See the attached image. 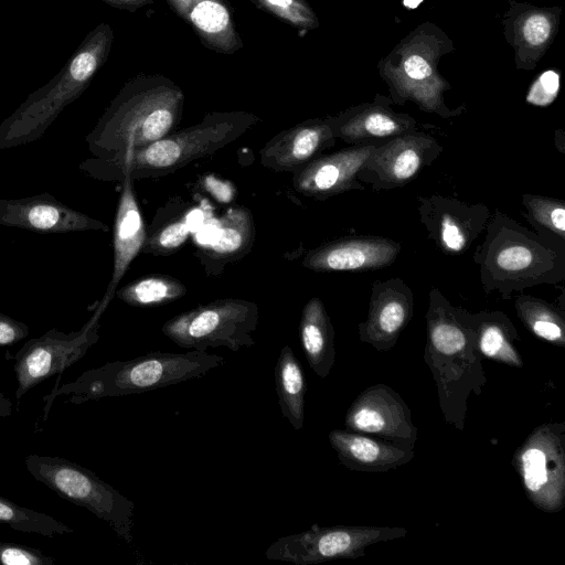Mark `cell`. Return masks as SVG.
Listing matches in <instances>:
<instances>
[{"label": "cell", "mask_w": 565, "mask_h": 565, "mask_svg": "<svg viewBox=\"0 0 565 565\" xmlns=\"http://www.w3.org/2000/svg\"><path fill=\"white\" fill-rule=\"evenodd\" d=\"M12 413V402L0 391V418L9 417Z\"/></svg>", "instance_id": "ab89813d"}, {"label": "cell", "mask_w": 565, "mask_h": 565, "mask_svg": "<svg viewBox=\"0 0 565 565\" xmlns=\"http://www.w3.org/2000/svg\"><path fill=\"white\" fill-rule=\"evenodd\" d=\"M558 88V74L554 71H546L533 83L526 96V100L535 106H547L557 96Z\"/></svg>", "instance_id": "836d02e7"}, {"label": "cell", "mask_w": 565, "mask_h": 565, "mask_svg": "<svg viewBox=\"0 0 565 565\" xmlns=\"http://www.w3.org/2000/svg\"><path fill=\"white\" fill-rule=\"evenodd\" d=\"M185 292L184 284L174 277L149 275L125 285L115 296L132 307H152L174 301Z\"/></svg>", "instance_id": "83f0119b"}, {"label": "cell", "mask_w": 565, "mask_h": 565, "mask_svg": "<svg viewBox=\"0 0 565 565\" xmlns=\"http://www.w3.org/2000/svg\"><path fill=\"white\" fill-rule=\"evenodd\" d=\"M275 386L281 415L295 430H301L305 420L306 377L289 345H284L277 359Z\"/></svg>", "instance_id": "484cf974"}, {"label": "cell", "mask_w": 565, "mask_h": 565, "mask_svg": "<svg viewBox=\"0 0 565 565\" xmlns=\"http://www.w3.org/2000/svg\"><path fill=\"white\" fill-rule=\"evenodd\" d=\"M513 465L527 499L541 511L559 512L565 504V425L536 427L516 449Z\"/></svg>", "instance_id": "ba28073f"}, {"label": "cell", "mask_w": 565, "mask_h": 565, "mask_svg": "<svg viewBox=\"0 0 565 565\" xmlns=\"http://www.w3.org/2000/svg\"><path fill=\"white\" fill-rule=\"evenodd\" d=\"M484 231L473 259L487 294L498 290L503 299H510L514 291L556 285L565 278V242L544 232L533 233L499 210Z\"/></svg>", "instance_id": "3957f363"}, {"label": "cell", "mask_w": 565, "mask_h": 565, "mask_svg": "<svg viewBox=\"0 0 565 565\" xmlns=\"http://www.w3.org/2000/svg\"><path fill=\"white\" fill-rule=\"evenodd\" d=\"M1 565H54L55 559L38 548L0 542Z\"/></svg>", "instance_id": "d6a6232c"}, {"label": "cell", "mask_w": 565, "mask_h": 565, "mask_svg": "<svg viewBox=\"0 0 565 565\" xmlns=\"http://www.w3.org/2000/svg\"><path fill=\"white\" fill-rule=\"evenodd\" d=\"M258 306L245 299L225 298L179 313L162 326L163 334L183 349L206 351L225 347L237 352L255 344Z\"/></svg>", "instance_id": "52a82bcc"}, {"label": "cell", "mask_w": 565, "mask_h": 565, "mask_svg": "<svg viewBox=\"0 0 565 565\" xmlns=\"http://www.w3.org/2000/svg\"><path fill=\"white\" fill-rule=\"evenodd\" d=\"M522 203L527 211V220L565 242V202L561 199L534 194H523Z\"/></svg>", "instance_id": "f546056e"}, {"label": "cell", "mask_w": 565, "mask_h": 565, "mask_svg": "<svg viewBox=\"0 0 565 565\" xmlns=\"http://www.w3.org/2000/svg\"><path fill=\"white\" fill-rule=\"evenodd\" d=\"M193 216H183L166 224L156 233L146 237L141 252L153 255H170L188 239L193 228Z\"/></svg>", "instance_id": "1f68e13d"}, {"label": "cell", "mask_w": 565, "mask_h": 565, "mask_svg": "<svg viewBox=\"0 0 565 565\" xmlns=\"http://www.w3.org/2000/svg\"><path fill=\"white\" fill-rule=\"evenodd\" d=\"M328 119H308L274 136L259 150L263 167L295 173L335 143Z\"/></svg>", "instance_id": "d6986e66"}, {"label": "cell", "mask_w": 565, "mask_h": 565, "mask_svg": "<svg viewBox=\"0 0 565 565\" xmlns=\"http://www.w3.org/2000/svg\"><path fill=\"white\" fill-rule=\"evenodd\" d=\"M184 93L171 78L140 74L127 81L85 140L97 158L137 151L172 132L179 125Z\"/></svg>", "instance_id": "6da1fadb"}, {"label": "cell", "mask_w": 565, "mask_h": 565, "mask_svg": "<svg viewBox=\"0 0 565 565\" xmlns=\"http://www.w3.org/2000/svg\"><path fill=\"white\" fill-rule=\"evenodd\" d=\"M104 2L127 11H137L153 3V0H103Z\"/></svg>", "instance_id": "f35d334b"}, {"label": "cell", "mask_w": 565, "mask_h": 565, "mask_svg": "<svg viewBox=\"0 0 565 565\" xmlns=\"http://www.w3.org/2000/svg\"><path fill=\"white\" fill-rule=\"evenodd\" d=\"M441 151L443 147L435 138L413 130L375 147L358 179L375 191L401 188L431 164Z\"/></svg>", "instance_id": "8fae6325"}, {"label": "cell", "mask_w": 565, "mask_h": 565, "mask_svg": "<svg viewBox=\"0 0 565 565\" xmlns=\"http://www.w3.org/2000/svg\"><path fill=\"white\" fill-rule=\"evenodd\" d=\"M518 317L535 337L556 345H565V320L563 311L533 296L515 298Z\"/></svg>", "instance_id": "4316f807"}, {"label": "cell", "mask_w": 565, "mask_h": 565, "mask_svg": "<svg viewBox=\"0 0 565 565\" xmlns=\"http://www.w3.org/2000/svg\"><path fill=\"white\" fill-rule=\"evenodd\" d=\"M132 180L126 175L114 223V263L113 273L104 297L95 312L103 315L113 300L117 287L134 258L141 252L147 237L146 225L137 203Z\"/></svg>", "instance_id": "44dd1931"}, {"label": "cell", "mask_w": 565, "mask_h": 565, "mask_svg": "<svg viewBox=\"0 0 565 565\" xmlns=\"http://www.w3.org/2000/svg\"><path fill=\"white\" fill-rule=\"evenodd\" d=\"M463 313L476 333L477 345L482 355L511 366L523 365L513 344L518 332L507 315L500 311L470 313L465 309Z\"/></svg>", "instance_id": "d4e9b609"}, {"label": "cell", "mask_w": 565, "mask_h": 565, "mask_svg": "<svg viewBox=\"0 0 565 565\" xmlns=\"http://www.w3.org/2000/svg\"><path fill=\"white\" fill-rule=\"evenodd\" d=\"M299 337L310 369L319 377H327L335 361L334 329L318 297H312L302 309Z\"/></svg>", "instance_id": "cb8c5ba5"}, {"label": "cell", "mask_w": 565, "mask_h": 565, "mask_svg": "<svg viewBox=\"0 0 565 565\" xmlns=\"http://www.w3.org/2000/svg\"><path fill=\"white\" fill-rule=\"evenodd\" d=\"M113 40L114 32L109 24L96 26L64 68L0 124V149L20 147L40 139L62 110L87 88L106 62Z\"/></svg>", "instance_id": "5b68a950"}, {"label": "cell", "mask_w": 565, "mask_h": 565, "mask_svg": "<svg viewBox=\"0 0 565 565\" xmlns=\"http://www.w3.org/2000/svg\"><path fill=\"white\" fill-rule=\"evenodd\" d=\"M407 530L379 526L313 525L309 530L274 541L265 552L270 561L313 565L331 559L358 558L379 542L402 539Z\"/></svg>", "instance_id": "9c48e42d"}, {"label": "cell", "mask_w": 565, "mask_h": 565, "mask_svg": "<svg viewBox=\"0 0 565 565\" xmlns=\"http://www.w3.org/2000/svg\"><path fill=\"white\" fill-rule=\"evenodd\" d=\"M401 244L380 236L343 237L309 250L301 264L313 271H369L392 265Z\"/></svg>", "instance_id": "2e32d148"}, {"label": "cell", "mask_w": 565, "mask_h": 565, "mask_svg": "<svg viewBox=\"0 0 565 565\" xmlns=\"http://www.w3.org/2000/svg\"><path fill=\"white\" fill-rule=\"evenodd\" d=\"M102 316L94 311L78 331L64 333L51 329L23 344L14 355L18 403L32 387L63 373L87 353L99 339Z\"/></svg>", "instance_id": "30bf717a"}, {"label": "cell", "mask_w": 565, "mask_h": 565, "mask_svg": "<svg viewBox=\"0 0 565 565\" xmlns=\"http://www.w3.org/2000/svg\"><path fill=\"white\" fill-rule=\"evenodd\" d=\"M414 313V295L402 278L372 285L367 317L359 324L360 340L379 351L395 345Z\"/></svg>", "instance_id": "9a60e30c"}, {"label": "cell", "mask_w": 565, "mask_h": 565, "mask_svg": "<svg viewBox=\"0 0 565 565\" xmlns=\"http://www.w3.org/2000/svg\"><path fill=\"white\" fill-rule=\"evenodd\" d=\"M375 146H352L319 156L294 173L292 185L305 196L326 200L333 195L364 190L358 173Z\"/></svg>", "instance_id": "e0dca14e"}, {"label": "cell", "mask_w": 565, "mask_h": 565, "mask_svg": "<svg viewBox=\"0 0 565 565\" xmlns=\"http://www.w3.org/2000/svg\"><path fill=\"white\" fill-rule=\"evenodd\" d=\"M28 472L66 501L106 522L118 537L131 543L135 503L92 470L62 457L29 455Z\"/></svg>", "instance_id": "8992f818"}, {"label": "cell", "mask_w": 565, "mask_h": 565, "mask_svg": "<svg viewBox=\"0 0 565 565\" xmlns=\"http://www.w3.org/2000/svg\"><path fill=\"white\" fill-rule=\"evenodd\" d=\"M29 334V327L0 312V345H12Z\"/></svg>", "instance_id": "d590c367"}, {"label": "cell", "mask_w": 565, "mask_h": 565, "mask_svg": "<svg viewBox=\"0 0 565 565\" xmlns=\"http://www.w3.org/2000/svg\"><path fill=\"white\" fill-rule=\"evenodd\" d=\"M0 225L47 234L109 231L104 222L60 202L49 193L0 199Z\"/></svg>", "instance_id": "5bb4252c"}, {"label": "cell", "mask_w": 565, "mask_h": 565, "mask_svg": "<svg viewBox=\"0 0 565 565\" xmlns=\"http://www.w3.org/2000/svg\"><path fill=\"white\" fill-rule=\"evenodd\" d=\"M204 186L217 200H220L222 202L231 201L234 195L233 185L227 181H223V180L215 178L214 175H209L205 178Z\"/></svg>", "instance_id": "74e56055"}, {"label": "cell", "mask_w": 565, "mask_h": 565, "mask_svg": "<svg viewBox=\"0 0 565 565\" xmlns=\"http://www.w3.org/2000/svg\"><path fill=\"white\" fill-rule=\"evenodd\" d=\"M423 0H405L404 3L408 8H416Z\"/></svg>", "instance_id": "60d3db41"}, {"label": "cell", "mask_w": 565, "mask_h": 565, "mask_svg": "<svg viewBox=\"0 0 565 565\" xmlns=\"http://www.w3.org/2000/svg\"><path fill=\"white\" fill-rule=\"evenodd\" d=\"M327 119L334 137L352 146L379 147L415 130L416 126L414 118L393 111L383 97Z\"/></svg>", "instance_id": "ac0fdd59"}, {"label": "cell", "mask_w": 565, "mask_h": 565, "mask_svg": "<svg viewBox=\"0 0 565 565\" xmlns=\"http://www.w3.org/2000/svg\"><path fill=\"white\" fill-rule=\"evenodd\" d=\"M255 241L254 218L248 209L236 205L226 210L218 221L214 241L196 253L210 275H218L223 268L239 260L250 252Z\"/></svg>", "instance_id": "603a6c76"}, {"label": "cell", "mask_w": 565, "mask_h": 565, "mask_svg": "<svg viewBox=\"0 0 565 565\" xmlns=\"http://www.w3.org/2000/svg\"><path fill=\"white\" fill-rule=\"evenodd\" d=\"M225 363L223 356L206 351L185 353L150 352L127 360L114 361L84 371L75 381L55 386L44 399V420L56 397L67 396L72 404L105 397H122L163 388L202 377Z\"/></svg>", "instance_id": "277c9868"}, {"label": "cell", "mask_w": 565, "mask_h": 565, "mask_svg": "<svg viewBox=\"0 0 565 565\" xmlns=\"http://www.w3.org/2000/svg\"><path fill=\"white\" fill-rule=\"evenodd\" d=\"M406 76L414 81H424L430 76L433 68L420 54L408 55L403 63Z\"/></svg>", "instance_id": "8d00e7d4"}, {"label": "cell", "mask_w": 565, "mask_h": 565, "mask_svg": "<svg viewBox=\"0 0 565 565\" xmlns=\"http://www.w3.org/2000/svg\"><path fill=\"white\" fill-rule=\"evenodd\" d=\"M259 121L244 110L212 111L200 122L137 151L111 159L88 158L79 163V170L102 181L122 182L126 175L132 181L163 177L225 148Z\"/></svg>", "instance_id": "7a4b0ae2"}, {"label": "cell", "mask_w": 565, "mask_h": 565, "mask_svg": "<svg viewBox=\"0 0 565 565\" xmlns=\"http://www.w3.org/2000/svg\"><path fill=\"white\" fill-rule=\"evenodd\" d=\"M344 424L349 430L373 435L409 449H414L417 441V428L408 406L384 384L365 388L348 409Z\"/></svg>", "instance_id": "4fadbf2b"}, {"label": "cell", "mask_w": 565, "mask_h": 565, "mask_svg": "<svg viewBox=\"0 0 565 565\" xmlns=\"http://www.w3.org/2000/svg\"><path fill=\"white\" fill-rule=\"evenodd\" d=\"M329 441L339 461L355 471H388L409 462L415 456L414 449L376 440L349 429L331 430Z\"/></svg>", "instance_id": "7402d4cb"}, {"label": "cell", "mask_w": 565, "mask_h": 565, "mask_svg": "<svg viewBox=\"0 0 565 565\" xmlns=\"http://www.w3.org/2000/svg\"><path fill=\"white\" fill-rule=\"evenodd\" d=\"M171 10L195 33L202 45L231 55L243 47L233 7L228 0H166Z\"/></svg>", "instance_id": "ffe728a7"}, {"label": "cell", "mask_w": 565, "mask_h": 565, "mask_svg": "<svg viewBox=\"0 0 565 565\" xmlns=\"http://www.w3.org/2000/svg\"><path fill=\"white\" fill-rule=\"evenodd\" d=\"M0 523L24 533L46 537L72 533L73 529L53 516L21 507L0 495Z\"/></svg>", "instance_id": "f1b7e54d"}, {"label": "cell", "mask_w": 565, "mask_h": 565, "mask_svg": "<svg viewBox=\"0 0 565 565\" xmlns=\"http://www.w3.org/2000/svg\"><path fill=\"white\" fill-rule=\"evenodd\" d=\"M552 34V23L547 15L533 13L529 15L521 29L523 41L531 46H541L547 43Z\"/></svg>", "instance_id": "e575fe53"}, {"label": "cell", "mask_w": 565, "mask_h": 565, "mask_svg": "<svg viewBox=\"0 0 565 565\" xmlns=\"http://www.w3.org/2000/svg\"><path fill=\"white\" fill-rule=\"evenodd\" d=\"M418 213L427 237L446 255L463 254L491 216L484 204L443 195L418 196Z\"/></svg>", "instance_id": "7c38bea8"}, {"label": "cell", "mask_w": 565, "mask_h": 565, "mask_svg": "<svg viewBox=\"0 0 565 565\" xmlns=\"http://www.w3.org/2000/svg\"><path fill=\"white\" fill-rule=\"evenodd\" d=\"M258 9L274 15L300 31L319 25L318 19L306 0H250Z\"/></svg>", "instance_id": "4dcf8cb0"}]
</instances>
